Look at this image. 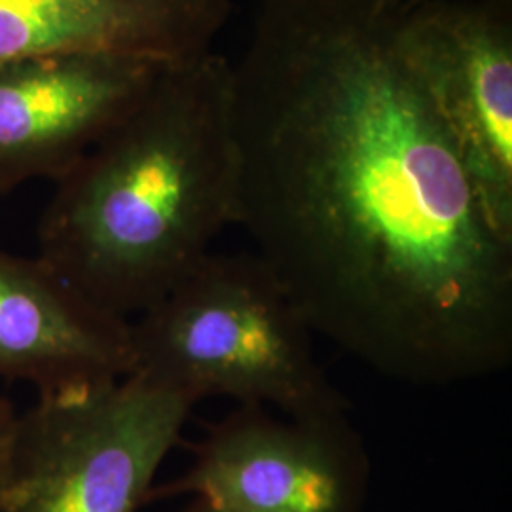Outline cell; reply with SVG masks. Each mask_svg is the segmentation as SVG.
Returning a JSON list of instances; mask_svg holds the SVG:
<instances>
[{"instance_id":"9","label":"cell","mask_w":512,"mask_h":512,"mask_svg":"<svg viewBox=\"0 0 512 512\" xmlns=\"http://www.w3.org/2000/svg\"><path fill=\"white\" fill-rule=\"evenodd\" d=\"M230 14V0H0V63L71 52L183 63L213 52Z\"/></svg>"},{"instance_id":"6","label":"cell","mask_w":512,"mask_h":512,"mask_svg":"<svg viewBox=\"0 0 512 512\" xmlns=\"http://www.w3.org/2000/svg\"><path fill=\"white\" fill-rule=\"evenodd\" d=\"M368 478L365 444L346 414L293 418L239 404L148 503L194 495L213 512H361Z\"/></svg>"},{"instance_id":"7","label":"cell","mask_w":512,"mask_h":512,"mask_svg":"<svg viewBox=\"0 0 512 512\" xmlns=\"http://www.w3.org/2000/svg\"><path fill=\"white\" fill-rule=\"evenodd\" d=\"M167 65L116 54L0 63V194L59 181L150 92Z\"/></svg>"},{"instance_id":"10","label":"cell","mask_w":512,"mask_h":512,"mask_svg":"<svg viewBox=\"0 0 512 512\" xmlns=\"http://www.w3.org/2000/svg\"><path fill=\"white\" fill-rule=\"evenodd\" d=\"M18 412L10 401L0 397V512L4 509V501L8 494V476H10V458H12V442L16 433Z\"/></svg>"},{"instance_id":"2","label":"cell","mask_w":512,"mask_h":512,"mask_svg":"<svg viewBox=\"0 0 512 512\" xmlns=\"http://www.w3.org/2000/svg\"><path fill=\"white\" fill-rule=\"evenodd\" d=\"M55 183L38 256L99 308L139 317L236 219L232 63L209 52L167 65Z\"/></svg>"},{"instance_id":"8","label":"cell","mask_w":512,"mask_h":512,"mask_svg":"<svg viewBox=\"0 0 512 512\" xmlns=\"http://www.w3.org/2000/svg\"><path fill=\"white\" fill-rule=\"evenodd\" d=\"M131 370V321L99 308L44 258L0 253V378L52 393Z\"/></svg>"},{"instance_id":"4","label":"cell","mask_w":512,"mask_h":512,"mask_svg":"<svg viewBox=\"0 0 512 512\" xmlns=\"http://www.w3.org/2000/svg\"><path fill=\"white\" fill-rule=\"evenodd\" d=\"M196 401L143 374L38 393L18 414L2 512H139Z\"/></svg>"},{"instance_id":"1","label":"cell","mask_w":512,"mask_h":512,"mask_svg":"<svg viewBox=\"0 0 512 512\" xmlns=\"http://www.w3.org/2000/svg\"><path fill=\"white\" fill-rule=\"evenodd\" d=\"M389 0H262L232 63L234 226L313 334L420 387L512 363V238L395 44Z\"/></svg>"},{"instance_id":"11","label":"cell","mask_w":512,"mask_h":512,"mask_svg":"<svg viewBox=\"0 0 512 512\" xmlns=\"http://www.w3.org/2000/svg\"><path fill=\"white\" fill-rule=\"evenodd\" d=\"M184 512H213L207 505H203L202 501H192V505L186 509Z\"/></svg>"},{"instance_id":"3","label":"cell","mask_w":512,"mask_h":512,"mask_svg":"<svg viewBox=\"0 0 512 512\" xmlns=\"http://www.w3.org/2000/svg\"><path fill=\"white\" fill-rule=\"evenodd\" d=\"M308 323L251 253H215L131 321L133 370L196 403L226 397L293 418L346 414Z\"/></svg>"},{"instance_id":"12","label":"cell","mask_w":512,"mask_h":512,"mask_svg":"<svg viewBox=\"0 0 512 512\" xmlns=\"http://www.w3.org/2000/svg\"><path fill=\"white\" fill-rule=\"evenodd\" d=\"M389 2H393V4H406V2H412V0H389Z\"/></svg>"},{"instance_id":"5","label":"cell","mask_w":512,"mask_h":512,"mask_svg":"<svg viewBox=\"0 0 512 512\" xmlns=\"http://www.w3.org/2000/svg\"><path fill=\"white\" fill-rule=\"evenodd\" d=\"M395 44L448 129L497 228L512 238L511 0H412Z\"/></svg>"}]
</instances>
